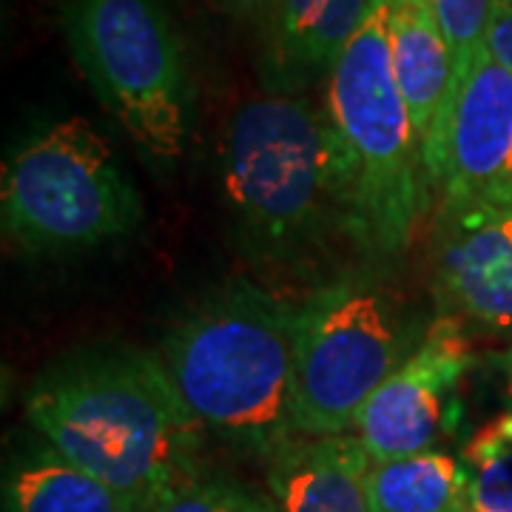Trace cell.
<instances>
[{
  "label": "cell",
  "mask_w": 512,
  "mask_h": 512,
  "mask_svg": "<svg viewBox=\"0 0 512 512\" xmlns=\"http://www.w3.org/2000/svg\"><path fill=\"white\" fill-rule=\"evenodd\" d=\"M26 419L37 439L146 510L205 476V430L157 350H74L32 382Z\"/></svg>",
  "instance_id": "obj_1"
},
{
  "label": "cell",
  "mask_w": 512,
  "mask_h": 512,
  "mask_svg": "<svg viewBox=\"0 0 512 512\" xmlns=\"http://www.w3.org/2000/svg\"><path fill=\"white\" fill-rule=\"evenodd\" d=\"M296 325L299 305L234 279L194 299L157 353L205 433L271 461L299 439Z\"/></svg>",
  "instance_id": "obj_2"
},
{
  "label": "cell",
  "mask_w": 512,
  "mask_h": 512,
  "mask_svg": "<svg viewBox=\"0 0 512 512\" xmlns=\"http://www.w3.org/2000/svg\"><path fill=\"white\" fill-rule=\"evenodd\" d=\"M222 197L256 262H311L350 237L345 165L328 111L299 94H262L239 106L222 137Z\"/></svg>",
  "instance_id": "obj_3"
},
{
  "label": "cell",
  "mask_w": 512,
  "mask_h": 512,
  "mask_svg": "<svg viewBox=\"0 0 512 512\" xmlns=\"http://www.w3.org/2000/svg\"><path fill=\"white\" fill-rule=\"evenodd\" d=\"M325 111L345 165L353 245L370 256L404 254L436 191L393 69L387 0L373 3L333 63Z\"/></svg>",
  "instance_id": "obj_4"
},
{
  "label": "cell",
  "mask_w": 512,
  "mask_h": 512,
  "mask_svg": "<svg viewBox=\"0 0 512 512\" xmlns=\"http://www.w3.org/2000/svg\"><path fill=\"white\" fill-rule=\"evenodd\" d=\"M74 63L128 143L157 171L188 151L194 80L165 0H60Z\"/></svg>",
  "instance_id": "obj_5"
},
{
  "label": "cell",
  "mask_w": 512,
  "mask_h": 512,
  "mask_svg": "<svg viewBox=\"0 0 512 512\" xmlns=\"http://www.w3.org/2000/svg\"><path fill=\"white\" fill-rule=\"evenodd\" d=\"M0 220L26 254H86L134 234L143 200L109 137L86 117H66L6 160Z\"/></svg>",
  "instance_id": "obj_6"
},
{
  "label": "cell",
  "mask_w": 512,
  "mask_h": 512,
  "mask_svg": "<svg viewBox=\"0 0 512 512\" xmlns=\"http://www.w3.org/2000/svg\"><path fill=\"white\" fill-rule=\"evenodd\" d=\"M424 330L376 276H339L308 293L296 325L299 439L350 436L367 399L419 348Z\"/></svg>",
  "instance_id": "obj_7"
},
{
  "label": "cell",
  "mask_w": 512,
  "mask_h": 512,
  "mask_svg": "<svg viewBox=\"0 0 512 512\" xmlns=\"http://www.w3.org/2000/svg\"><path fill=\"white\" fill-rule=\"evenodd\" d=\"M473 350L464 325L439 313L402 365L367 399L350 436L370 461L416 456L436 450L456 416V396Z\"/></svg>",
  "instance_id": "obj_8"
},
{
  "label": "cell",
  "mask_w": 512,
  "mask_h": 512,
  "mask_svg": "<svg viewBox=\"0 0 512 512\" xmlns=\"http://www.w3.org/2000/svg\"><path fill=\"white\" fill-rule=\"evenodd\" d=\"M424 160L439 202L512 194V74L487 49L453 80Z\"/></svg>",
  "instance_id": "obj_9"
},
{
  "label": "cell",
  "mask_w": 512,
  "mask_h": 512,
  "mask_svg": "<svg viewBox=\"0 0 512 512\" xmlns=\"http://www.w3.org/2000/svg\"><path fill=\"white\" fill-rule=\"evenodd\" d=\"M430 271L439 313L484 333H512V194L439 202Z\"/></svg>",
  "instance_id": "obj_10"
},
{
  "label": "cell",
  "mask_w": 512,
  "mask_h": 512,
  "mask_svg": "<svg viewBox=\"0 0 512 512\" xmlns=\"http://www.w3.org/2000/svg\"><path fill=\"white\" fill-rule=\"evenodd\" d=\"M367 464L353 436L293 439L265 461V490L279 512H370Z\"/></svg>",
  "instance_id": "obj_11"
},
{
  "label": "cell",
  "mask_w": 512,
  "mask_h": 512,
  "mask_svg": "<svg viewBox=\"0 0 512 512\" xmlns=\"http://www.w3.org/2000/svg\"><path fill=\"white\" fill-rule=\"evenodd\" d=\"M390 3V55L404 106L421 148H427L453 89V57L433 0Z\"/></svg>",
  "instance_id": "obj_12"
},
{
  "label": "cell",
  "mask_w": 512,
  "mask_h": 512,
  "mask_svg": "<svg viewBox=\"0 0 512 512\" xmlns=\"http://www.w3.org/2000/svg\"><path fill=\"white\" fill-rule=\"evenodd\" d=\"M6 512H148L106 481L80 470L43 439L9 458L3 473Z\"/></svg>",
  "instance_id": "obj_13"
},
{
  "label": "cell",
  "mask_w": 512,
  "mask_h": 512,
  "mask_svg": "<svg viewBox=\"0 0 512 512\" xmlns=\"http://www.w3.org/2000/svg\"><path fill=\"white\" fill-rule=\"evenodd\" d=\"M376 0H274V63L282 80L330 72Z\"/></svg>",
  "instance_id": "obj_14"
},
{
  "label": "cell",
  "mask_w": 512,
  "mask_h": 512,
  "mask_svg": "<svg viewBox=\"0 0 512 512\" xmlns=\"http://www.w3.org/2000/svg\"><path fill=\"white\" fill-rule=\"evenodd\" d=\"M464 461L427 450L393 461H370L365 498L370 512H467Z\"/></svg>",
  "instance_id": "obj_15"
},
{
  "label": "cell",
  "mask_w": 512,
  "mask_h": 512,
  "mask_svg": "<svg viewBox=\"0 0 512 512\" xmlns=\"http://www.w3.org/2000/svg\"><path fill=\"white\" fill-rule=\"evenodd\" d=\"M467 512H512V410L484 421L461 450Z\"/></svg>",
  "instance_id": "obj_16"
},
{
  "label": "cell",
  "mask_w": 512,
  "mask_h": 512,
  "mask_svg": "<svg viewBox=\"0 0 512 512\" xmlns=\"http://www.w3.org/2000/svg\"><path fill=\"white\" fill-rule=\"evenodd\" d=\"M148 512H279L268 490H256L228 476H205L168 495Z\"/></svg>",
  "instance_id": "obj_17"
},
{
  "label": "cell",
  "mask_w": 512,
  "mask_h": 512,
  "mask_svg": "<svg viewBox=\"0 0 512 512\" xmlns=\"http://www.w3.org/2000/svg\"><path fill=\"white\" fill-rule=\"evenodd\" d=\"M436 18L453 57V80L464 72L478 52L487 49V32L498 0H433Z\"/></svg>",
  "instance_id": "obj_18"
},
{
  "label": "cell",
  "mask_w": 512,
  "mask_h": 512,
  "mask_svg": "<svg viewBox=\"0 0 512 512\" xmlns=\"http://www.w3.org/2000/svg\"><path fill=\"white\" fill-rule=\"evenodd\" d=\"M487 52L512 74V0L498 3L495 18L487 32Z\"/></svg>",
  "instance_id": "obj_19"
},
{
  "label": "cell",
  "mask_w": 512,
  "mask_h": 512,
  "mask_svg": "<svg viewBox=\"0 0 512 512\" xmlns=\"http://www.w3.org/2000/svg\"><path fill=\"white\" fill-rule=\"evenodd\" d=\"M487 370L498 379V387H501V396L512 404V348L498 350V353H490L484 359Z\"/></svg>",
  "instance_id": "obj_20"
},
{
  "label": "cell",
  "mask_w": 512,
  "mask_h": 512,
  "mask_svg": "<svg viewBox=\"0 0 512 512\" xmlns=\"http://www.w3.org/2000/svg\"><path fill=\"white\" fill-rule=\"evenodd\" d=\"M242 3H256V0H242Z\"/></svg>",
  "instance_id": "obj_21"
},
{
  "label": "cell",
  "mask_w": 512,
  "mask_h": 512,
  "mask_svg": "<svg viewBox=\"0 0 512 512\" xmlns=\"http://www.w3.org/2000/svg\"><path fill=\"white\" fill-rule=\"evenodd\" d=\"M498 3H510V0H498Z\"/></svg>",
  "instance_id": "obj_22"
}]
</instances>
